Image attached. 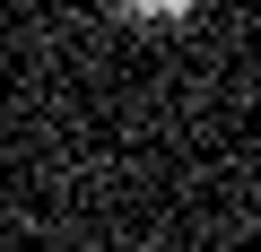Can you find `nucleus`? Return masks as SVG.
Segmentation results:
<instances>
[{
	"label": "nucleus",
	"mask_w": 261,
	"mask_h": 252,
	"mask_svg": "<svg viewBox=\"0 0 261 252\" xmlns=\"http://www.w3.org/2000/svg\"><path fill=\"white\" fill-rule=\"evenodd\" d=\"M140 9H183V0H140Z\"/></svg>",
	"instance_id": "f257e3e1"
}]
</instances>
